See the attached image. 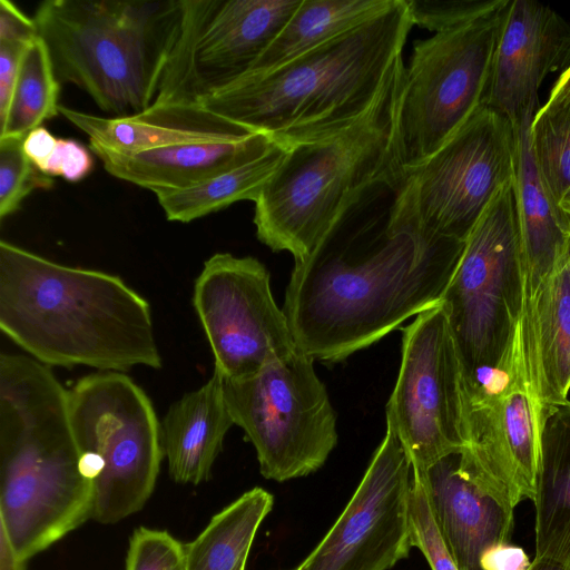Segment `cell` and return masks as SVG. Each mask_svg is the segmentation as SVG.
Returning <instances> with one entry per match:
<instances>
[{
	"instance_id": "obj_1",
	"label": "cell",
	"mask_w": 570,
	"mask_h": 570,
	"mask_svg": "<svg viewBox=\"0 0 570 570\" xmlns=\"http://www.w3.org/2000/svg\"><path fill=\"white\" fill-rule=\"evenodd\" d=\"M465 242L384 223L343 222L295 262L283 311L297 348L340 362L439 304Z\"/></svg>"
},
{
	"instance_id": "obj_2",
	"label": "cell",
	"mask_w": 570,
	"mask_h": 570,
	"mask_svg": "<svg viewBox=\"0 0 570 570\" xmlns=\"http://www.w3.org/2000/svg\"><path fill=\"white\" fill-rule=\"evenodd\" d=\"M0 328L36 361L100 372L159 370L149 303L117 275L0 242Z\"/></svg>"
},
{
	"instance_id": "obj_3",
	"label": "cell",
	"mask_w": 570,
	"mask_h": 570,
	"mask_svg": "<svg viewBox=\"0 0 570 570\" xmlns=\"http://www.w3.org/2000/svg\"><path fill=\"white\" fill-rule=\"evenodd\" d=\"M413 27L404 0L360 27L250 75L199 105L289 149L340 134L374 105L403 62Z\"/></svg>"
},
{
	"instance_id": "obj_4",
	"label": "cell",
	"mask_w": 570,
	"mask_h": 570,
	"mask_svg": "<svg viewBox=\"0 0 570 570\" xmlns=\"http://www.w3.org/2000/svg\"><path fill=\"white\" fill-rule=\"evenodd\" d=\"M95 488L49 366L0 355V525L26 561L92 517Z\"/></svg>"
},
{
	"instance_id": "obj_5",
	"label": "cell",
	"mask_w": 570,
	"mask_h": 570,
	"mask_svg": "<svg viewBox=\"0 0 570 570\" xmlns=\"http://www.w3.org/2000/svg\"><path fill=\"white\" fill-rule=\"evenodd\" d=\"M404 63L371 109L331 137L296 145L255 203L257 238L295 262L312 255L374 187L401 178L396 125Z\"/></svg>"
},
{
	"instance_id": "obj_6",
	"label": "cell",
	"mask_w": 570,
	"mask_h": 570,
	"mask_svg": "<svg viewBox=\"0 0 570 570\" xmlns=\"http://www.w3.org/2000/svg\"><path fill=\"white\" fill-rule=\"evenodd\" d=\"M181 17V0H47L32 18L58 81L122 118L154 105Z\"/></svg>"
},
{
	"instance_id": "obj_7",
	"label": "cell",
	"mask_w": 570,
	"mask_h": 570,
	"mask_svg": "<svg viewBox=\"0 0 570 570\" xmlns=\"http://www.w3.org/2000/svg\"><path fill=\"white\" fill-rule=\"evenodd\" d=\"M441 302L459 355L461 391L485 377L511 374L525 305L513 181L470 233Z\"/></svg>"
},
{
	"instance_id": "obj_8",
	"label": "cell",
	"mask_w": 570,
	"mask_h": 570,
	"mask_svg": "<svg viewBox=\"0 0 570 570\" xmlns=\"http://www.w3.org/2000/svg\"><path fill=\"white\" fill-rule=\"evenodd\" d=\"M518 132L484 105L439 149L402 171L387 224L465 242L497 194L513 181Z\"/></svg>"
},
{
	"instance_id": "obj_9",
	"label": "cell",
	"mask_w": 570,
	"mask_h": 570,
	"mask_svg": "<svg viewBox=\"0 0 570 570\" xmlns=\"http://www.w3.org/2000/svg\"><path fill=\"white\" fill-rule=\"evenodd\" d=\"M69 416L94 481L91 519L116 523L151 495L160 462V423L146 392L124 372H97L68 389Z\"/></svg>"
},
{
	"instance_id": "obj_10",
	"label": "cell",
	"mask_w": 570,
	"mask_h": 570,
	"mask_svg": "<svg viewBox=\"0 0 570 570\" xmlns=\"http://www.w3.org/2000/svg\"><path fill=\"white\" fill-rule=\"evenodd\" d=\"M505 6L414 43L397 105L402 171L432 155L487 105Z\"/></svg>"
},
{
	"instance_id": "obj_11",
	"label": "cell",
	"mask_w": 570,
	"mask_h": 570,
	"mask_svg": "<svg viewBox=\"0 0 570 570\" xmlns=\"http://www.w3.org/2000/svg\"><path fill=\"white\" fill-rule=\"evenodd\" d=\"M314 361L297 348L248 377L222 376L234 424L254 445L266 479L315 472L336 446V414Z\"/></svg>"
},
{
	"instance_id": "obj_12",
	"label": "cell",
	"mask_w": 570,
	"mask_h": 570,
	"mask_svg": "<svg viewBox=\"0 0 570 570\" xmlns=\"http://www.w3.org/2000/svg\"><path fill=\"white\" fill-rule=\"evenodd\" d=\"M154 105L197 104L247 76L301 0H181Z\"/></svg>"
},
{
	"instance_id": "obj_13",
	"label": "cell",
	"mask_w": 570,
	"mask_h": 570,
	"mask_svg": "<svg viewBox=\"0 0 570 570\" xmlns=\"http://www.w3.org/2000/svg\"><path fill=\"white\" fill-rule=\"evenodd\" d=\"M402 332L386 428L400 440L412 470L423 472L465 446L461 367L442 302L417 314Z\"/></svg>"
},
{
	"instance_id": "obj_14",
	"label": "cell",
	"mask_w": 570,
	"mask_h": 570,
	"mask_svg": "<svg viewBox=\"0 0 570 570\" xmlns=\"http://www.w3.org/2000/svg\"><path fill=\"white\" fill-rule=\"evenodd\" d=\"M193 305L224 379L248 377L297 350L269 272L255 257L212 255L195 281Z\"/></svg>"
},
{
	"instance_id": "obj_15",
	"label": "cell",
	"mask_w": 570,
	"mask_h": 570,
	"mask_svg": "<svg viewBox=\"0 0 570 570\" xmlns=\"http://www.w3.org/2000/svg\"><path fill=\"white\" fill-rule=\"evenodd\" d=\"M411 480V461L386 428L350 502L301 569L389 570L407 558Z\"/></svg>"
},
{
	"instance_id": "obj_16",
	"label": "cell",
	"mask_w": 570,
	"mask_h": 570,
	"mask_svg": "<svg viewBox=\"0 0 570 570\" xmlns=\"http://www.w3.org/2000/svg\"><path fill=\"white\" fill-rule=\"evenodd\" d=\"M549 414L524 374L502 387L463 403L465 446L462 472L484 493L514 510L533 500L540 439Z\"/></svg>"
},
{
	"instance_id": "obj_17",
	"label": "cell",
	"mask_w": 570,
	"mask_h": 570,
	"mask_svg": "<svg viewBox=\"0 0 570 570\" xmlns=\"http://www.w3.org/2000/svg\"><path fill=\"white\" fill-rule=\"evenodd\" d=\"M570 66V23L533 0H509L493 56L487 106L515 129L531 125L540 109L544 78Z\"/></svg>"
},
{
	"instance_id": "obj_18",
	"label": "cell",
	"mask_w": 570,
	"mask_h": 570,
	"mask_svg": "<svg viewBox=\"0 0 570 570\" xmlns=\"http://www.w3.org/2000/svg\"><path fill=\"white\" fill-rule=\"evenodd\" d=\"M414 471V470H413ZM417 472L459 570H482L481 560L491 548L509 543L513 510L484 493L460 469L459 452Z\"/></svg>"
},
{
	"instance_id": "obj_19",
	"label": "cell",
	"mask_w": 570,
	"mask_h": 570,
	"mask_svg": "<svg viewBox=\"0 0 570 570\" xmlns=\"http://www.w3.org/2000/svg\"><path fill=\"white\" fill-rule=\"evenodd\" d=\"M60 114L89 137V146L137 154L174 145L239 140L255 134L197 104H160L129 117H101L60 106Z\"/></svg>"
},
{
	"instance_id": "obj_20",
	"label": "cell",
	"mask_w": 570,
	"mask_h": 570,
	"mask_svg": "<svg viewBox=\"0 0 570 570\" xmlns=\"http://www.w3.org/2000/svg\"><path fill=\"white\" fill-rule=\"evenodd\" d=\"M530 125L517 129L513 187L521 238L525 305L522 326L530 332L537 296L566 263L570 250V218L549 195L538 173L529 141Z\"/></svg>"
},
{
	"instance_id": "obj_21",
	"label": "cell",
	"mask_w": 570,
	"mask_h": 570,
	"mask_svg": "<svg viewBox=\"0 0 570 570\" xmlns=\"http://www.w3.org/2000/svg\"><path fill=\"white\" fill-rule=\"evenodd\" d=\"M273 142L255 132L239 140L181 144L129 155L89 147L111 176L158 196L205 183L261 155Z\"/></svg>"
},
{
	"instance_id": "obj_22",
	"label": "cell",
	"mask_w": 570,
	"mask_h": 570,
	"mask_svg": "<svg viewBox=\"0 0 570 570\" xmlns=\"http://www.w3.org/2000/svg\"><path fill=\"white\" fill-rule=\"evenodd\" d=\"M233 425L222 375L214 370L204 385L174 402L160 423L163 454L173 480L206 481Z\"/></svg>"
},
{
	"instance_id": "obj_23",
	"label": "cell",
	"mask_w": 570,
	"mask_h": 570,
	"mask_svg": "<svg viewBox=\"0 0 570 570\" xmlns=\"http://www.w3.org/2000/svg\"><path fill=\"white\" fill-rule=\"evenodd\" d=\"M535 557L570 566V401L547 417L540 439L535 493Z\"/></svg>"
},
{
	"instance_id": "obj_24",
	"label": "cell",
	"mask_w": 570,
	"mask_h": 570,
	"mask_svg": "<svg viewBox=\"0 0 570 570\" xmlns=\"http://www.w3.org/2000/svg\"><path fill=\"white\" fill-rule=\"evenodd\" d=\"M531 343L539 397L548 414L570 391V279L566 263L550 277L532 309Z\"/></svg>"
},
{
	"instance_id": "obj_25",
	"label": "cell",
	"mask_w": 570,
	"mask_h": 570,
	"mask_svg": "<svg viewBox=\"0 0 570 570\" xmlns=\"http://www.w3.org/2000/svg\"><path fill=\"white\" fill-rule=\"evenodd\" d=\"M392 2L393 0H301L247 76L276 69L360 27L385 11Z\"/></svg>"
},
{
	"instance_id": "obj_26",
	"label": "cell",
	"mask_w": 570,
	"mask_h": 570,
	"mask_svg": "<svg viewBox=\"0 0 570 570\" xmlns=\"http://www.w3.org/2000/svg\"><path fill=\"white\" fill-rule=\"evenodd\" d=\"M287 153L286 147L274 141L261 155L205 183L189 189L158 195V203L168 220L190 223L236 202H255Z\"/></svg>"
},
{
	"instance_id": "obj_27",
	"label": "cell",
	"mask_w": 570,
	"mask_h": 570,
	"mask_svg": "<svg viewBox=\"0 0 570 570\" xmlns=\"http://www.w3.org/2000/svg\"><path fill=\"white\" fill-rule=\"evenodd\" d=\"M273 503V495L257 487L215 514L199 535L185 544V570H234L247 558Z\"/></svg>"
},
{
	"instance_id": "obj_28",
	"label": "cell",
	"mask_w": 570,
	"mask_h": 570,
	"mask_svg": "<svg viewBox=\"0 0 570 570\" xmlns=\"http://www.w3.org/2000/svg\"><path fill=\"white\" fill-rule=\"evenodd\" d=\"M61 83L45 42L37 37L24 50L11 100L0 120V138H24L56 117Z\"/></svg>"
},
{
	"instance_id": "obj_29",
	"label": "cell",
	"mask_w": 570,
	"mask_h": 570,
	"mask_svg": "<svg viewBox=\"0 0 570 570\" xmlns=\"http://www.w3.org/2000/svg\"><path fill=\"white\" fill-rule=\"evenodd\" d=\"M529 141L541 180L559 206L570 187V102L540 107L529 127Z\"/></svg>"
},
{
	"instance_id": "obj_30",
	"label": "cell",
	"mask_w": 570,
	"mask_h": 570,
	"mask_svg": "<svg viewBox=\"0 0 570 570\" xmlns=\"http://www.w3.org/2000/svg\"><path fill=\"white\" fill-rule=\"evenodd\" d=\"M23 138H0V219L17 212L35 189H49L52 177L47 176L26 156Z\"/></svg>"
},
{
	"instance_id": "obj_31",
	"label": "cell",
	"mask_w": 570,
	"mask_h": 570,
	"mask_svg": "<svg viewBox=\"0 0 570 570\" xmlns=\"http://www.w3.org/2000/svg\"><path fill=\"white\" fill-rule=\"evenodd\" d=\"M409 532L432 570H459L435 520L421 475L412 470L409 495Z\"/></svg>"
},
{
	"instance_id": "obj_32",
	"label": "cell",
	"mask_w": 570,
	"mask_h": 570,
	"mask_svg": "<svg viewBox=\"0 0 570 570\" xmlns=\"http://www.w3.org/2000/svg\"><path fill=\"white\" fill-rule=\"evenodd\" d=\"M413 26L436 32L492 13L509 0H404Z\"/></svg>"
},
{
	"instance_id": "obj_33",
	"label": "cell",
	"mask_w": 570,
	"mask_h": 570,
	"mask_svg": "<svg viewBox=\"0 0 570 570\" xmlns=\"http://www.w3.org/2000/svg\"><path fill=\"white\" fill-rule=\"evenodd\" d=\"M185 556L170 533L141 527L130 537L126 570H185Z\"/></svg>"
},
{
	"instance_id": "obj_34",
	"label": "cell",
	"mask_w": 570,
	"mask_h": 570,
	"mask_svg": "<svg viewBox=\"0 0 570 570\" xmlns=\"http://www.w3.org/2000/svg\"><path fill=\"white\" fill-rule=\"evenodd\" d=\"M89 149L76 139L58 138L49 159L39 169L49 177H62L70 183L86 178L94 169Z\"/></svg>"
},
{
	"instance_id": "obj_35",
	"label": "cell",
	"mask_w": 570,
	"mask_h": 570,
	"mask_svg": "<svg viewBox=\"0 0 570 570\" xmlns=\"http://www.w3.org/2000/svg\"><path fill=\"white\" fill-rule=\"evenodd\" d=\"M30 42H0V120L9 107L20 63Z\"/></svg>"
},
{
	"instance_id": "obj_36",
	"label": "cell",
	"mask_w": 570,
	"mask_h": 570,
	"mask_svg": "<svg viewBox=\"0 0 570 570\" xmlns=\"http://www.w3.org/2000/svg\"><path fill=\"white\" fill-rule=\"evenodd\" d=\"M38 37L33 18L27 17L13 2L0 0V42H31Z\"/></svg>"
},
{
	"instance_id": "obj_37",
	"label": "cell",
	"mask_w": 570,
	"mask_h": 570,
	"mask_svg": "<svg viewBox=\"0 0 570 570\" xmlns=\"http://www.w3.org/2000/svg\"><path fill=\"white\" fill-rule=\"evenodd\" d=\"M530 564L524 550L510 543L491 548L481 560L482 570H528Z\"/></svg>"
},
{
	"instance_id": "obj_38",
	"label": "cell",
	"mask_w": 570,
	"mask_h": 570,
	"mask_svg": "<svg viewBox=\"0 0 570 570\" xmlns=\"http://www.w3.org/2000/svg\"><path fill=\"white\" fill-rule=\"evenodd\" d=\"M58 138L45 126H39L23 138L22 148L26 156L40 169L53 153Z\"/></svg>"
},
{
	"instance_id": "obj_39",
	"label": "cell",
	"mask_w": 570,
	"mask_h": 570,
	"mask_svg": "<svg viewBox=\"0 0 570 570\" xmlns=\"http://www.w3.org/2000/svg\"><path fill=\"white\" fill-rule=\"evenodd\" d=\"M0 570H27L23 560L12 547L4 529L0 525Z\"/></svg>"
},
{
	"instance_id": "obj_40",
	"label": "cell",
	"mask_w": 570,
	"mask_h": 570,
	"mask_svg": "<svg viewBox=\"0 0 570 570\" xmlns=\"http://www.w3.org/2000/svg\"><path fill=\"white\" fill-rule=\"evenodd\" d=\"M570 102V66L561 71L549 92L544 107L561 106Z\"/></svg>"
},
{
	"instance_id": "obj_41",
	"label": "cell",
	"mask_w": 570,
	"mask_h": 570,
	"mask_svg": "<svg viewBox=\"0 0 570 570\" xmlns=\"http://www.w3.org/2000/svg\"><path fill=\"white\" fill-rule=\"evenodd\" d=\"M528 570H570V566L550 558H534Z\"/></svg>"
},
{
	"instance_id": "obj_42",
	"label": "cell",
	"mask_w": 570,
	"mask_h": 570,
	"mask_svg": "<svg viewBox=\"0 0 570 570\" xmlns=\"http://www.w3.org/2000/svg\"><path fill=\"white\" fill-rule=\"evenodd\" d=\"M559 208L562 210L563 214H566L570 218V187L562 196Z\"/></svg>"
},
{
	"instance_id": "obj_43",
	"label": "cell",
	"mask_w": 570,
	"mask_h": 570,
	"mask_svg": "<svg viewBox=\"0 0 570 570\" xmlns=\"http://www.w3.org/2000/svg\"><path fill=\"white\" fill-rule=\"evenodd\" d=\"M246 561L247 558L242 559L234 570H245Z\"/></svg>"
},
{
	"instance_id": "obj_44",
	"label": "cell",
	"mask_w": 570,
	"mask_h": 570,
	"mask_svg": "<svg viewBox=\"0 0 570 570\" xmlns=\"http://www.w3.org/2000/svg\"><path fill=\"white\" fill-rule=\"evenodd\" d=\"M567 267H568L569 279H570V250H569V255H568V258H567Z\"/></svg>"
},
{
	"instance_id": "obj_45",
	"label": "cell",
	"mask_w": 570,
	"mask_h": 570,
	"mask_svg": "<svg viewBox=\"0 0 570 570\" xmlns=\"http://www.w3.org/2000/svg\"><path fill=\"white\" fill-rule=\"evenodd\" d=\"M293 570H302L301 567L298 566L297 568L293 569Z\"/></svg>"
}]
</instances>
